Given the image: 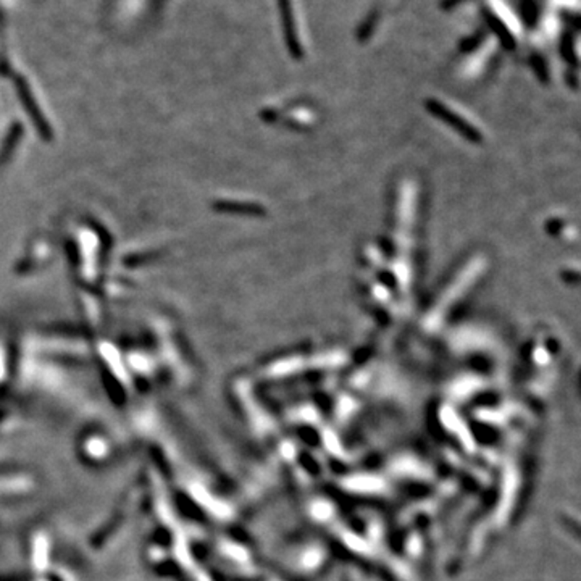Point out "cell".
I'll list each match as a JSON object with an SVG mask.
<instances>
[{
  "instance_id": "cell-1",
  "label": "cell",
  "mask_w": 581,
  "mask_h": 581,
  "mask_svg": "<svg viewBox=\"0 0 581 581\" xmlns=\"http://www.w3.org/2000/svg\"><path fill=\"white\" fill-rule=\"evenodd\" d=\"M18 94H20V99L23 102V105H25L28 113H30L31 122L38 128V133L41 134L45 141H50L52 137H54V133H52L47 120L44 118L41 108H39L36 105V102H34L33 94H31L30 88H28V84L18 81Z\"/></svg>"
},
{
  "instance_id": "cell-2",
  "label": "cell",
  "mask_w": 581,
  "mask_h": 581,
  "mask_svg": "<svg viewBox=\"0 0 581 581\" xmlns=\"http://www.w3.org/2000/svg\"><path fill=\"white\" fill-rule=\"evenodd\" d=\"M20 136H21V128H20V125H16L15 130L11 128L10 134H8V137H7V144H5L4 149H2V152H0V163H4L5 160H7V159L10 157L11 149H15L16 142H18V139H20Z\"/></svg>"
}]
</instances>
